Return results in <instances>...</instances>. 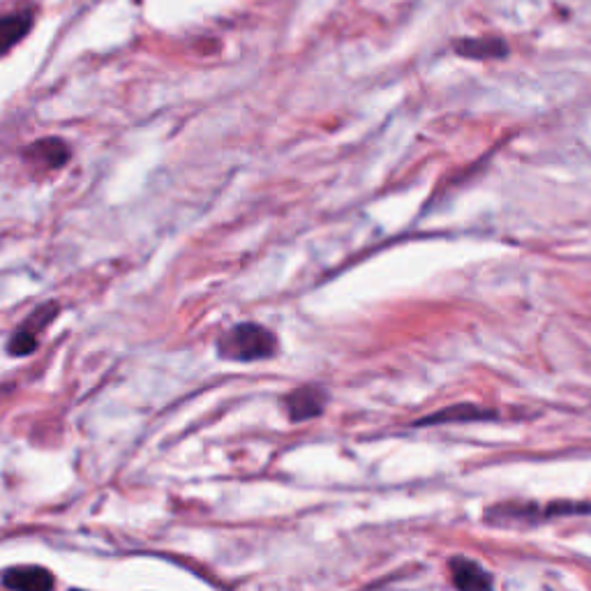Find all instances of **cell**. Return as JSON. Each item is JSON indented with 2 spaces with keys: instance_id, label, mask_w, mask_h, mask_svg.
Here are the masks:
<instances>
[{
  "instance_id": "obj_5",
  "label": "cell",
  "mask_w": 591,
  "mask_h": 591,
  "mask_svg": "<svg viewBox=\"0 0 591 591\" xmlns=\"http://www.w3.org/2000/svg\"><path fill=\"white\" fill-rule=\"evenodd\" d=\"M451 580L458 591H492V575L467 557L451 559Z\"/></svg>"
},
{
  "instance_id": "obj_7",
  "label": "cell",
  "mask_w": 591,
  "mask_h": 591,
  "mask_svg": "<svg viewBox=\"0 0 591 591\" xmlns=\"http://www.w3.org/2000/svg\"><path fill=\"white\" fill-rule=\"evenodd\" d=\"M488 418H497L492 409H481L476 405H455L446 407L439 414L425 416L421 421H416V428H428V425H446V423H462V421H488Z\"/></svg>"
},
{
  "instance_id": "obj_4",
  "label": "cell",
  "mask_w": 591,
  "mask_h": 591,
  "mask_svg": "<svg viewBox=\"0 0 591 591\" xmlns=\"http://www.w3.org/2000/svg\"><path fill=\"white\" fill-rule=\"evenodd\" d=\"M284 405H287L289 418L294 423L310 421L326 409V391H321L319 386H301L287 395Z\"/></svg>"
},
{
  "instance_id": "obj_6",
  "label": "cell",
  "mask_w": 591,
  "mask_h": 591,
  "mask_svg": "<svg viewBox=\"0 0 591 591\" xmlns=\"http://www.w3.org/2000/svg\"><path fill=\"white\" fill-rule=\"evenodd\" d=\"M455 54L474 58V61H495L508 54V44L501 37H465L453 42Z\"/></svg>"
},
{
  "instance_id": "obj_2",
  "label": "cell",
  "mask_w": 591,
  "mask_h": 591,
  "mask_svg": "<svg viewBox=\"0 0 591 591\" xmlns=\"http://www.w3.org/2000/svg\"><path fill=\"white\" fill-rule=\"evenodd\" d=\"M578 513H591V504H573V501H566V504H550L548 508H538L534 504H504L490 508V511L485 513V520L492 522V525H515V522H522V525L527 522L529 525V522L564 518V515Z\"/></svg>"
},
{
  "instance_id": "obj_1",
  "label": "cell",
  "mask_w": 591,
  "mask_h": 591,
  "mask_svg": "<svg viewBox=\"0 0 591 591\" xmlns=\"http://www.w3.org/2000/svg\"><path fill=\"white\" fill-rule=\"evenodd\" d=\"M218 354L224 361L250 363L278 354V338L259 324H238L218 340Z\"/></svg>"
},
{
  "instance_id": "obj_10",
  "label": "cell",
  "mask_w": 591,
  "mask_h": 591,
  "mask_svg": "<svg viewBox=\"0 0 591 591\" xmlns=\"http://www.w3.org/2000/svg\"><path fill=\"white\" fill-rule=\"evenodd\" d=\"M35 349H37V338L33 331H28V328L14 333L10 338V344H7V351H10L12 356H28L33 354Z\"/></svg>"
},
{
  "instance_id": "obj_11",
  "label": "cell",
  "mask_w": 591,
  "mask_h": 591,
  "mask_svg": "<svg viewBox=\"0 0 591 591\" xmlns=\"http://www.w3.org/2000/svg\"><path fill=\"white\" fill-rule=\"evenodd\" d=\"M70 591H81V589H70Z\"/></svg>"
},
{
  "instance_id": "obj_3",
  "label": "cell",
  "mask_w": 591,
  "mask_h": 591,
  "mask_svg": "<svg viewBox=\"0 0 591 591\" xmlns=\"http://www.w3.org/2000/svg\"><path fill=\"white\" fill-rule=\"evenodd\" d=\"M3 585L10 591H54L56 578L42 566H14L3 573Z\"/></svg>"
},
{
  "instance_id": "obj_9",
  "label": "cell",
  "mask_w": 591,
  "mask_h": 591,
  "mask_svg": "<svg viewBox=\"0 0 591 591\" xmlns=\"http://www.w3.org/2000/svg\"><path fill=\"white\" fill-rule=\"evenodd\" d=\"M33 26V14L21 12L0 19V54H7L14 44L24 40Z\"/></svg>"
},
{
  "instance_id": "obj_8",
  "label": "cell",
  "mask_w": 591,
  "mask_h": 591,
  "mask_svg": "<svg viewBox=\"0 0 591 591\" xmlns=\"http://www.w3.org/2000/svg\"><path fill=\"white\" fill-rule=\"evenodd\" d=\"M26 157L28 160L44 164V167H49V169H61L63 164L70 160V148H67V144H63L61 139L49 137V139L37 141V144L28 148Z\"/></svg>"
}]
</instances>
